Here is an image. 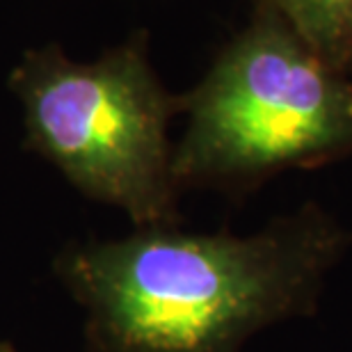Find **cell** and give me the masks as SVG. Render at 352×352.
<instances>
[{
    "label": "cell",
    "mask_w": 352,
    "mask_h": 352,
    "mask_svg": "<svg viewBox=\"0 0 352 352\" xmlns=\"http://www.w3.org/2000/svg\"><path fill=\"white\" fill-rule=\"evenodd\" d=\"M28 146L91 201L119 208L135 229L179 224L170 124L183 112L135 34L94 62L60 46L23 55L10 76Z\"/></svg>",
    "instance_id": "cell-3"
},
{
    "label": "cell",
    "mask_w": 352,
    "mask_h": 352,
    "mask_svg": "<svg viewBox=\"0 0 352 352\" xmlns=\"http://www.w3.org/2000/svg\"><path fill=\"white\" fill-rule=\"evenodd\" d=\"M350 80H352V69H350Z\"/></svg>",
    "instance_id": "cell-6"
},
{
    "label": "cell",
    "mask_w": 352,
    "mask_h": 352,
    "mask_svg": "<svg viewBox=\"0 0 352 352\" xmlns=\"http://www.w3.org/2000/svg\"><path fill=\"white\" fill-rule=\"evenodd\" d=\"M352 229L320 204L248 236L179 224L69 243L53 270L85 314L87 352H243L316 314Z\"/></svg>",
    "instance_id": "cell-1"
},
{
    "label": "cell",
    "mask_w": 352,
    "mask_h": 352,
    "mask_svg": "<svg viewBox=\"0 0 352 352\" xmlns=\"http://www.w3.org/2000/svg\"><path fill=\"white\" fill-rule=\"evenodd\" d=\"M186 131L174 142L181 190L248 195L291 170L352 156V80L293 30L272 0L181 94Z\"/></svg>",
    "instance_id": "cell-2"
},
{
    "label": "cell",
    "mask_w": 352,
    "mask_h": 352,
    "mask_svg": "<svg viewBox=\"0 0 352 352\" xmlns=\"http://www.w3.org/2000/svg\"><path fill=\"white\" fill-rule=\"evenodd\" d=\"M0 352H16L7 341H0Z\"/></svg>",
    "instance_id": "cell-5"
},
{
    "label": "cell",
    "mask_w": 352,
    "mask_h": 352,
    "mask_svg": "<svg viewBox=\"0 0 352 352\" xmlns=\"http://www.w3.org/2000/svg\"><path fill=\"white\" fill-rule=\"evenodd\" d=\"M293 30L336 72L352 69V0H272Z\"/></svg>",
    "instance_id": "cell-4"
}]
</instances>
